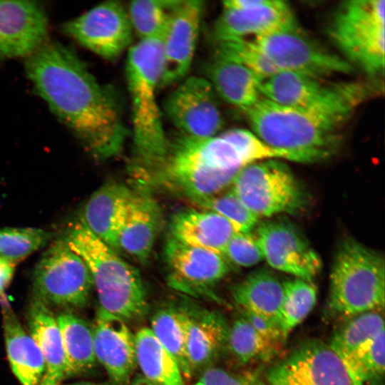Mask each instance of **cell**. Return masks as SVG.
<instances>
[{
	"instance_id": "1",
	"label": "cell",
	"mask_w": 385,
	"mask_h": 385,
	"mask_svg": "<svg viewBox=\"0 0 385 385\" xmlns=\"http://www.w3.org/2000/svg\"><path fill=\"white\" fill-rule=\"evenodd\" d=\"M25 68L38 94L95 158L120 153L128 133L118 99L74 52L46 40L26 58Z\"/></svg>"
},
{
	"instance_id": "2",
	"label": "cell",
	"mask_w": 385,
	"mask_h": 385,
	"mask_svg": "<svg viewBox=\"0 0 385 385\" xmlns=\"http://www.w3.org/2000/svg\"><path fill=\"white\" fill-rule=\"evenodd\" d=\"M360 82L341 83L339 90L312 106L294 108L262 97L245 113L253 133L270 147L312 163L332 157L339 148V130L370 89Z\"/></svg>"
},
{
	"instance_id": "3",
	"label": "cell",
	"mask_w": 385,
	"mask_h": 385,
	"mask_svg": "<svg viewBox=\"0 0 385 385\" xmlns=\"http://www.w3.org/2000/svg\"><path fill=\"white\" fill-rule=\"evenodd\" d=\"M161 36L142 40L129 48L125 76L131 105L133 145L138 169H155L168 150L157 101L163 71Z\"/></svg>"
},
{
	"instance_id": "4",
	"label": "cell",
	"mask_w": 385,
	"mask_h": 385,
	"mask_svg": "<svg viewBox=\"0 0 385 385\" xmlns=\"http://www.w3.org/2000/svg\"><path fill=\"white\" fill-rule=\"evenodd\" d=\"M64 239L90 271L97 293L98 310L125 322L141 318L147 313L146 292L137 269L80 220L71 225Z\"/></svg>"
},
{
	"instance_id": "5",
	"label": "cell",
	"mask_w": 385,
	"mask_h": 385,
	"mask_svg": "<svg viewBox=\"0 0 385 385\" xmlns=\"http://www.w3.org/2000/svg\"><path fill=\"white\" fill-rule=\"evenodd\" d=\"M277 150L253 132L234 128L205 138L179 135L169 143L165 163L187 172L213 179L250 164L279 157Z\"/></svg>"
},
{
	"instance_id": "6",
	"label": "cell",
	"mask_w": 385,
	"mask_h": 385,
	"mask_svg": "<svg viewBox=\"0 0 385 385\" xmlns=\"http://www.w3.org/2000/svg\"><path fill=\"white\" fill-rule=\"evenodd\" d=\"M384 257L352 237L340 244L329 277L328 305L337 315L354 317L384 305Z\"/></svg>"
},
{
	"instance_id": "7",
	"label": "cell",
	"mask_w": 385,
	"mask_h": 385,
	"mask_svg": "<svg viewBox=\"0 0 385 385\" xmlns=\"http://www.w3.org/2000/svg\"><path fill=\"white\" fill-rule=\"evenodd\" d=\"M384 0H351L335 11L329 33L350 63L369 75L384 68Z\"/></svg>"
},
{
	"instance_id": "8",
	"label": "cell",
	"mask_w": 385,
	"mask_h": 385,
	"mask_svg": "<svg viewBox=\"0 0 385 385\" xmlns=\"http://www.w3.org/2000/svg\"><path fill=\"white\" fill-rule=\"evenodd\" d=\"M231 188L258 217L296 214L309 202L308 195L290 168L278 160H262L241 168Z\"/></svg>"
},
{
	"instance_id": "9",
	"label": "cell",
	"mask_w": 385,
	"mask_h": 385,
	"mask_svg": "<svg viewBox=\"0 0 385 385\" xmlns=\"http://www.w3.org/2000/svg\"><path fill=\"white\" fill-rule=\"evenodd\" d=\"M33 284L34 297L47 305L66 308L84 307L93 287L87 265L65 239L54 241L43 253Z\"/></svg>"
},
{
	"instance_id": "10",
	"label": "cell",
	"mask_w": 385,
	"mask_h": 385,
	"mask_svg": "<svg viewBox=\"0 0 385 385\" xmlns=\"http://www.w3.org/2000/svg\"><path fill=\"white\" fill-rule=\"evenodd\" d=\"M279 70L317 78L347 73L352 66L305 34L297 22L257 36L252 39Z\"/></svg>"
},
{
	"instance_id": "11",
	"label": "cell",
	"mask_w": 385,
	"mask_h": 385,
	"mask_svg": "<svg viewBox=\"0 0 385 385\" xmlns=\"http://www.w3.org/2000/svg\"><path fill=\"white\" fill-rule=\"evenodd\" d=\"M163 111L180 135L192 138L215 135L223 124L217 96L202 76L185 77L169 93Z\"/></svg>"
},
{
	"instance_id": "12",
	"label": "cell",
	"mask_w": 385,
	"mask_h": 385,
	"mask_svg": "<svg viewBox=\"0 0 385 385\" xmlns=\"http://www.w3.org/2000/svg\"><path fill=\"white\" fill-rule=\"evenodd\" d=\"M63 31L79 44L108 60L119 57L130 45L133 29L120 1L99 4L63 24Z\"/></svg>"
},
{
	"instance_id": "13",
	"label": "cell",
	"mask_w": 385,
	"mask_h": 385,
	"mask_svg": "<svg viewBox=\"0 0 385 385\" xmlns=\"http://www.w3.org/2000/svg\"><path fill=\"white\" fill-rule=\"evenodd\" d=\"M269 385H351L347 372L329 344L305 341L267 373Z\"/></svg>"
},
{
	"instance_id": "14",
	"label": "cell",
	"mask_w": 385,
	"mask_h": 385,
	"mask_svg": "<svg viewBox=\"0 0 385 385\" xmlns=\"http://www.w3.org/2000/svg\"><path fill=\"white\" fill-rule=\"evenodd\" d=\"M168 284L192 295H210L230 272L226 258L211 250L183 243L170 236L164 248Z\"/></svg>"
},
{
	"instance_id": "15",
	"label": "cell",
	"mask_w": 385,
	"mask_h": 385,
	"mask_svg": "<svg viewBox=\"0 0 385 385\" xmlns=\"http://www.w3.org/2000/svg\"><path fill=\"white\" fill-rule=\"evenodd\" d=\"M263 257L275 270L311 282L322 269V260L304 237L283 220L260 223L255 236Z\"/></svg>"
},
{
	"instance_id": "16",
	"label": "cell",
	"mask_w": 385,
	"mask_h": 385,
	"mask_svg": "<svg viewBox=\"0 0 385 385\" xmlns=\"http://www.w3.org/2000/svg\"><path fill=\"white\" fill-rule=\"evenodd\" d=\"M214 24L215 43L253 37L297 23L288 4L281 0H230Z\"/></svg>"
},
{
	"instance_id": "17",
	"label": "cell",
	"mask_w": 385,
	"mask_h": 385,
	"mask_svg": "<svg viewBox=\"0 0 385 385\" xmlns=\"http://www.w3.org/2000/svg\"><path fill=\"white\" fill-rule=\"evenodd\" d=\"M203 2L180 0L173 10L161 37L163 71L159 87L170 86L183 80L194 58Z\"/></svg>"
},
{
	"instance_id": "18",
	"label": "cell",
	"mask_w": 385,
	"mask_h": 385,
	"mask_svg": "<svg viewBox=\"0 0 385 385\" xmlns=\"http://www.w3.org/2000/svg\"><path fill=\"white\" fill-rule=\"evenodd\" d=\"M48 20L31 1H0V58H26L46 41Z\"/></svg>"
},
{
	"instance_id": "19",
	"label": "cell",
	"mask_w": 385,
	"mask_h": 385,
	"mask_svg": "<svg viewBox=\"0 0 385 385\" xmlns=\"http://www.w3.org/2000/svg\"><path fill=\"white\" fill-rule=\"evenodd\" d=\"M92 329L96 360L115 384H126L137 366L135 334L125 321L100 310Z\"/></svg>"
},
{
	"instance_id": "20",
	"label": "cell",
	"mask_w": 385,
	"mask_h": 385,
	"mask_svg": "<svg viewBox=\"0 0 385 385\" xmlns=\"http://www.w3.org/2000/svg\"><path fill=\"white\" fill-rule=\"evenodd\" d=\"M161 220V210L150 192L142 187L133 189L118 232L117 249L145 263L152 253Z\"/></svg>"
},
{
	"instance_id": "21",
	"label": "cell",
	"mask_w": 385,
	"mask_h": 385,
	"mask_svg": "<svg viewBox=\"0 0 385 385\" xmlns=\"http://www.w3.org/2000/svg\"><path fill=\"white\" fill-rule=\"evenodd\" d=\"M132 193L133 189L123 183H106L91 195L80 217L94 235L115 250Z\"/></svg>"
},
{
	"instance_id": "22",
	"label": "cell",
	"mask_w": 385,
	"mask_h": 385,
	"mask_svg": "<svg viewBox=\"0 0 385 385\" xmlns=\"http://www.w3.org/2000/svg\"><path fill=\"white\" fill-rule=\"evenodd\" d=\"M187 351L193 372L206 369L227 347L229 325L218 312L185 309Z\"/></svg>"
},
{
	"instance_id": "23",
	"label": "cell",
	"mask_w": 385,
	"mask_h": 385,
	"mask_svg": "<svg viewBox=\"0 0 385 385\" xmlns=\"http://www.w3.org/2000/svg\"><path fill=\"white\" fill-rule=\"evenodd\" d=\"M170 232L171 237L183 243L221 255L237 232L220 215L206 210L192 209L180 211L172 217Z\"/></svg>"
},
{
	"instance_id": "24",
	"label": "cell",
	"mask_w": 385,
	"mask_h": 385,
	"mask_svg": "<svg viewBox=\"0 0 385 385\" xmlns=\"http://www.w3.org/2000/svg\"><path fill=\"white\" fill-rule=\"evenodd\" d=\"M206 71V78L217 97L244 112L262 97V80L235 61L215 53Z\"/></svg>"
},
{
	"instance_id": "25",
	"label": "cell",
	"mask_w": 385,
	"mask_h": 385,
	"mask_svg": "<svg viewBox=\"0 0 385 385\" xmlns=\"http://www.w3.org/2000/svg\"><path fill=\"white\" fill-rule=\"evenodd\" d=\"M28 319L31 337L38 346L45 364L40 385H60L66 377V361L56 318L48 305L34 297Z\"/></svg>"
},
{
	"instance_id": "26",
	"label": "cell",
	"mask_w": 385,
	"mask_h": 385,
	"mask_svg": "<svg viewBox=\"0 0 385 385\" xmlns=\"http://www.w3.org/2000/svg\"><path fill=\"white\" fill-rule=\"evenodd\" d=\"M2 302L5 344L11 370L22 385H40L45 371L41 352L8 303Z\"/></svg>"
},
{
	"instance_id": "27",
	"label": "cell",
	"mask_w": 385,
	"mask_h": 385,
	"mask_svg": "<svg viewBox=\"0 0 385 385\" xmlns=\"http://www.w3.org/2000/svg\"><path fill=\"white\" fill-rule=\"evenodd\" d=\"M340 83H326L309 76L281 71L262 81V96L276 103L306 108L320 103L338 89Z\"/></svg>"
},
{
	"instance_id": "28",
	"label": "cell",
	"mask_w": 385,
	"mask_h": 385,
	"mask_svg": "<svg viewBox=\"0 0 385 385\" xmlns=\"http://www.w3.org/2000/svg\"><path fill=\"white\" fill-rule=\"evenodd\" d=\"M231 293L242 311L260 315L278 324L283 285L270 272L265 270L252 272L233 286Z\"/></svg>"
},
{
	"instance_id": "29",
	"label": "cell",
	"mask_w": 385,
	"mask_h": 385,
	"mask_svg": "<svg viewBox=\"0 0 385 385\" xmlns=\"http://www.w3.org/2000/svg\"><path fill=\"white\" fill-rule=\"evenodd\" d=\"M137 365L155 385H185L180 369L148 327L135 334Z\"/></svg>"
},
{
	"instance_id": "30",
	"label": "cell",
	"mask_w": 385,
	"mask_h": 385,
	"mask_svg": "<svg viewBox=\"0 0 385 385\" xmlns=\"http://www.w3.org/2000/svg\"><path fill=\"white\" fill-rule=\"evenodd\" d=\"M66 361V376L81 374L93 369L96 359L93 329L78 316L63 312L56 317Z\"/></svg>"
},
{
	"instance_id": "31",
	"label": "cell",
	"mask_w": 385,
	"mask_h": 385,
	"mask_svg": "<svg viewBox=\"0 0 385 385\" xmlns=\"http://www.w3.org/2000/svg\"><path fill=\"white\" fill-rule=\"evenodd\" d=\"M384 328L359 344L342 362L351 385H383L385 361Z\"/></svg>"
},
{
	"instance_id": "32",
	"label": "cell",
	"mask_w": 385,
	"mask_h": 385,
	"mask_svg": "<svg viewBox=\"0 0 385 385\" xmlns=\"http://www.w3.org/2000/svg\"><path fill=\"white\" fill-rule=\"evenodd\" d=\"M186 324L184 309L165 308L155 313L150 329L177 361L183 377L189 379L192 371L187 351Z\"/></svg>"
},
{
	"instance_id": "33",
	"label": "cell",
	"mask_w": 385,
	"mask_h": 385,
	"mask_svg": "<svg viewBox=\"0 0 385 385\" xmlns=\"http://www.w3.org/2000/svg\"><path fill=\"white\" fill-rule=\"evenodd\" d=\"M283 298L278 325L286 339L309 314L317 301V289L309 281L295 278L282 283Z\"/></svg>"
},
{
	"instance_id": "34",
	"label": "cell",
	"mask_w": 385,
	"mask_h": 385,
	"mask_svg": "<svg viewBox=\"0 0 385 385\" xmlns=\"http://www.w3.org/2000/svg\"><path fill=\"white\" fill-rule=\"evenodd\" d=\"M180 1L137 0L130 1L128 6L127 12L133 31L140 41L161 36L173 10Z\"/></svg>"
},
{
	"instance_id": "35",
	"label": "cell",
	"mask_w": 385,
	"mask_h": 385,
	"mask_svg": "<svg viewBox=\"0 0 385 385\" xmlns=\"http://www.w3.org/2000/svg\"><path fill=\"white\" fill-rule=\"evenodd\" d=\"M242 364L271 359L278 346L263 338L243 317L229 327L227 347Z\"/></svg>"
},
{
	"instance_id": "36",
	"label": "cell",
	"mask_w": 385,
	"mask_h": 385,
	"mask_svg": "<svg viewBox=\"0 0 385 385\" xmlns=\"http://www.w3.org/2000/svg\"><path fill=\"white\" fill-rule=\"evenodd\" d=\"M384 328L382 315L371 311L352 317L333 335L330 348L342 359L355 347L376 334Z\"/></svg>"
},
{
	"instance_id": "37",
	"label": "cell",
	"mask_w": 385,
	"mask_h": 385,
	"mask_svg": "<svg viewBox=\"0 0 385 385\" xmlns=\"http://www.w3.org/2000/svg\"><path fill=\"white\" fill-rule=\"evenodd\" d=\"M50 237V232L39 228H1L0 257L15 263L44 246Z\"/></svg>"
},
{
	"instance_id": "38",
	"label": "cell",
	"mask_w": 385,
	"mask_h": 385,
	"mask_svg": "<svg viewBox=\"0 0 385 385\" xmlns=\"http://www.w3.org/2000/svg\"><path fill=\"white\" fill-rule=\"evenodd\" d=\"M215 45V53L240 63L262 81L281 72L252 39L230 40L217 43Z\"/></svg>"
},
{
	"instance_id": "39",
	"label": "cell",
	"mask_w": 385,
	"mask_h": 385,
	"mask_svg": "<svg viewBox=\"0 0 385 385\" xmlns=\"http://www.w3.org/2000/svg\"><path fill=\"white\" fill-rule=\"evenodd\" d=\"M193 202L205 210L226 218L237 232H250L258 222L259 217L250 211L231 191L197 199Z\"/></svg>"
},
{
	"instance_id": "40",
	"label": "cell",
	"mask_w": 385,
	"mask_h": 385,
	"mask_svg": "<svg viewBox=\"0 0 385 385\" xmlns=\"http://www.w3.org/2000/svg\"><path fill=\"white\" fill-rule=\"evenodd\" d=\"M223 256L238 266L255 265L264 257L255 237L250 232H236L228 242Z\"/></svg>"
},
{
	"instance_id": "41",
	"label": "cell",
	"mask_w": 385,
	"mask_h": 385,
	"mask_svg": "<svg viewBox=\"0 0 385 385\" xmlns=\"http://www.w3.org/2000/svg\"><path fill=\"white\" fill-rule=\"evenodd\" d=\"M242 317L266 340L279 346L285 340L277 323L260 315L242 311Z\"/></svg>"
},
{
	"instance_id": "42",
	"label": "cell",
	"mask_w": 385,
	"mask_h": 385,
	"mask_svg": "<svg viewBox=\"0 0 385 385\" xmlns=\"http://www.w3.org/2000/svg\"><path fill=\"white\" fill-rule=\"evenodd\" d=\"M247 377L237 376L213 366L206 368L194 385H247Z\"/></svg>"
},
{
	"instance_id": "43",
	"label": "cell",
	"mask_w": 385,
	"mask_h": 385,
	"mask_svg": "<svg viewBox=\"0 0 385 385\" xmlns=\"http://www.w3.org/2000/svg\"><path fill=\"white\" fill-rule=\"evenodd\" d=\"M14 270V262L0 257V296L10 283Z\"/></svg>"
},
{
	"instance_id": "44",
	"label": "cell",
	"mask_w": 385,
	"mask_h": 385,
	"mask_svg": "<svg viewBox=\"0 0 385 385\" xmlns=\"http://www.w3.org/2000/svg\"><path fill=\"white\" fill-rule=\"evenodd\" d=\"M130 385H155L143 375L137 376L130 384Z\"/></svg>"
},
{
	"instance_id": "45",
	"label": "cell",
	"mask_w": 385,
	"mask_h": 385,
	"mask_svg": "<svg viewBox=\"0 0 385 385\" xmlns=\"http://www.w3.org/2000/svg\"><path fill=\"white\" fill-rule=\"evenodd\" d=\"M247 385H269V384L263 382L262 381L258 379H256L254 377H248Z\"/></svg>"
},
{
	"instance_id": "46",
	"label": "cell",
	"mask_w": 385,
	"mask_h": 385,
	"mask_svg": "<svg viewBox=\"0 0 385 385\" xmlns=\"http://www.w3.org/2000/svg\"><path fill=\"white\" fill-rule=\"evenodd\" d=\"M68 385H101V384L91 383V382H80V383H75V384H68Z\"/></svg>"
}]
</instances>
